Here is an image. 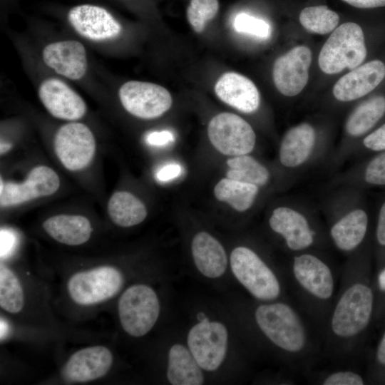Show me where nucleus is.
Masks as SVG:
<instances>
[{
	"mask_svg": "<svg viewBox=\"0 0 385 385\" xmlns=\"http://www.w3.org/2000/svg\"><path fill=\"white\" fill-rule=\"evenodd\" d=\"M315 143V131L304 123L290 128L284 135L279 148V160L288 168L297 167L310 155Z\"/></svg>",
	"mask_w": 385,
	"mask_h": 385,
	"instance_id": "obj_24",
	"label": "nucleus"
},
{
	"mask_svg": "<svg viewBox=\"0 0 385 385\" xmlns=\"http://www.w3.org/2000/svg\"><path fill=\"white\" fill-rule=\"evenodd\" d=\"M376 312L374 272L366 256L349 261L325 323L326 342L334 356H347L364 339Z\"/></svg>",
	"mask_w": 385,
	"mask_h": 385,
	"instance_id": "obj_1",
	"label": "nucleus"
},
{
	"mask_svg": "<svg viewBox=\"0 0 385 385\" xmlns=\"http://www.w3.org/2000/svg\"><path fill=\"white\" fill-rule=\"evenodd\" d=\"M375 240L379 248L385 250V200L378 213L375 228Z\"/></svg>",
	"mask_w": 385,
	"mask_h": 385,
	"instance_id": "obj_40",
	"label": "nucleus"
},
{
	"mask_svg": "<svg viewBox=\"0 0 385 385\" xmlns=\"http://www.w3.org/2000/svg\"><path fill=\"white\" fill-rule=\"evenodd\" d=\"M123 283V277L118 269L103 265L73 274L68 282L67 289L75 303L91 306L113 297Z\"/></svg>",
	"mask_w": 385,
	"mask_h": 385,
	"instance_id": "obj_7",
	"label": "nucleus"
},
{
	"mask_svg": "<svg viewBox=\"0 0 385 385\" xmlns=\"http://www.w3.org/2000/svg\"><path fill=\"white\" fill-rule=\"evenodd\" d=\"M215 92L222 101L243 113H253L260 106V97L256 86L237 73H224L217 81Z\"/></svg>",
	"mask_w": 385,
	"mask_h": 385,
	"instance_id": "obj_20",
	"label": "nucleus"
},
{
	"mask_svg": "<svg viewBox=\"0 0 385 385\" xmlns=\"http://www.w3.org/2000/svg\"><path fill=\"white\" fill-rule=\"evenodd\" d=\"M187 343L200 366L205 371H213L225 360L228 343L227 330L222 323L205 318L190 329Z\"/></svg>",
	"mask_w": 385,
	"mask_h": 385,
	"instance_id": "obj_8",
	"label": "nucleus"
},
{
	"mask_svg": "<svg viewBox=\"0 0 385 385\" xmlns=\"http://www.w3.org/2000/svg\"><path fill=\"white\" fill-rule=\"evenodd\" d=\"M359 9H373L385 6V0H342Z\"/></svg>",
	"mask_w": 385,
	"mask_h": 385,
	"instance_id": "obj_43",
	"label": "nucleus"
},
{
	"mask_svg": "<svg viewBox=\"0 0 385 385\" xmlns=\"http://www.w3.org/2000/svg\"><path fill=\"white\" fill-rule=\"evenodd\" d=\"M118 96L129 113L143 119L160 117L170 108L173 103L170 93L164 87L138 81L123 83L119 88Z\"/></svg>",
	"mask_w": 385,
	"mask_h": 385,
	"instance_id": "obj_11",
	"label": "nucleus"
},
{
	"mask_svg": "<svg viewBox=\"0 0 385 385\" xmlns=\"http://www.w3.org/2000/svg\"><path fill=\"white\" fill-rule=\"evenodd\" d=\"M363 144L374 152L385 151V123L367 135L363 140Z\"/></svg>",
	"mask_w": 385,
	"mask_h": 385,
	"instance_id": "obj_38",
	"label": "nucleus"
},
{
	"mask_svg": "<svg viewBox=\"0 0 385 385\" xmlns=\"http://www.w3.org/2000/svg\"><path fill=\"white\" fill-rule=\"evenodd\" d=\"M112 364L113 355L107 347L100 345L88 346L70 356L62 374L68 381H91L105 376Z\"/></svg>",
	"mask_w": 385,
	"mask_h": 385,
	"instance_id": "obj_16",
	"label": "nucleus"
},
{
	"mask_svg": "<svg viewBox=\"0 0 385 385\" xmlns=\"http://www.w3.org/2000/svg\"><path fill=\"white\" fill-rule=\"evenodd\" d=\"M319 384L323 385H364L365 378L353 370H336L322 376Z\"/></svg>",
	"mask_w": 385,
	"mask_h": 385,
	"instance_id": "obj_36",
	"label": "nucleus"
},
{
	"mask_svg": "<svg viewBox=\"0 0 385 385\" xmlns=\"http://www.w3.org/2000/svg\"><path fill=\"white\" fill-rule=\"evenodd\" d=\"M374 287L376 294L375 322L385 319V262L377 265L374 273Z\"/></svg>",
	"mask_w": 385,
	"mask_h": 385,
	"instance_id": "obj_37",
	"label": "nucleus"
},
{
	"mask_svg": "<svg viewBox=\"0 0 385 385\" xmlns=\"http://www.w3.org/2000/svg\"><path fill=\"white\" fill-rule=\"evenodd\" d=\"M11 148V145L6 143H1V154L5 153Z\"/></svg>",
	"mask_w": 385,
	"mask_h": 385,
	"instance_id": "obj_44",
	"label": "nucleus"
},
{
	"mask_svg": "<svg viewBox=\"0 0 385 385\" xmlns=\"http://www.w3.org/2000/svg\"><path fill=\"white\" fill-rule=\"evenodd\" d=\"M202 369L188 347L173 344L168 356L167 379L173 385H200L204 383Z\"/></svg>",
	"mask_w": 385,
	"mask_h": 385,
	"instance_id": "obj_25",
	"label": "nucleus"
},
{
	"mask_svg": "<svg viewBox=\"0 0 385 385\" xmlns=\"http://www.w3.org/2000/svg\"><path fill=\"white\" fill-rule=\"evenodd\" d=\"M291 275L306 311L317 322L325 324L336 297V279L331 267L317 255L302 252L293 258Z\"/></svg>",
	"mask_w": 385,
	"mask_h": 385,
	"instance_id": "obj_3",
	"label": "nucleus"
},
{
	"mask_svg": "<svg viewBox=\"0 0 385 385\" xmlns=\"http://www.w3.org/2000/svg\"><path fill=\"white\" fill-rule=\"evenodd\" d=\"M0 205L11 207L54 194L60 186L57 173L51 168L39 165L33 168L22 183H4L1 179Z\"/></svg>",
	"mask_w": 385,
	"mask_h": 385,
	"instance_id": "obj_13",
	"label": "nucleus"
},
{
	"mask_svg": "<svg viewBox=\"0 0 385 385\" xmlns=\"http://www.w3.org/2000/svg\"><path fill=\"white\" fill-rule=\"evenodd\" d=\"M233 27L239 33L261 38H266L270 34V26L265 21L245 13H240L235 16Z\"/></svg>",
	"mask_w": 385,
	"mask_h": 385,
	"instance_id": "obj_33",
	"label": "nucleus"
},
{
	"mask_svg": "<svg viewBox=\"0 0 385 385\" xmlns=\"http://www.w3.org/2000/svg\"><path fill=\"white\" fill-rule=\"evenodd\" d=\"M366 56L364 36L361 26L346 22L336 28L323 45L318 58L321 70L335 74L345 68L360 66Z\"/></svg>",
	"mask_w": 385,
	"mask_h": 385,
	"instance_id": "obj_5",
	"label": "nucleus"
},
{
	"mask_svg": "<svg viewBox=\"0 0 385 385\" xmlns=\"http://www.w3.org/2000/svg\"><path fill=\"white\" fill-rule=\"evenodd\" d=\"M16 237L9 230H1V257L8 255L14 249Z\"/></svg>",
	"mask_w": 385,
	"mask_h": 385,
	"instance_id": "obj_42",
	"label": "nucleus"
},
{
	"mask_svg": "<svg viewBox=\"0 0 385 385\" xmlns=\"http://www.w3.org/2000/svg\"><path fill=\"white\" fill-rule=\"evenodd\" d=\"M108 212L113 223L123 227L138 225L147 217V210L142 201L125 191L112 195L108 203Z\"/></svg>",
	"mask_w": 385,
	"mask_h": 385,
	"instance_id": "obj_26",
	"label": "nucleus"
},
{
	"mask_svg": "<svg viewBox=\"0 0 385 385\" xmlns=\"http://www.w3.org/2000/svg\"><path fill=\"white\" fill-rule=\"evenodd\" d=\"M252 319L264 339L289 360L301 362L313 354L314 344L309 326L289 303L261 302L255 308Z\"/></svg>",
	"mask_w": 385,
	"mask_h": 385,
	"instance_id": "obj_2",
	"label": "nucleus"
},
{
	"mask_svg": "<svg viewBox=\"0 0 385 385\" xmlns=\"http://www.w3.org/2000/svg\"><path fill=\"white\" fill-rule=\"evenodd\" d=\"M191 252L195 265L203 276L215 279L225 273L227 254L219 241L209 233L200 232L194 236Z\"/></svg>",
	"mask_w": 385,
	"mask_h": 385,
	"instance_id": "obj_21",
	"label": "nucleus"
},
{
	"mask_svg": "<svg viewBox=\"0 0 385 385\" xmlns=\"http://www.w3.org/2000/svg\"><path fill=\"white\" fill-rule=\"evenodd\" d=\"M54 150L62 165L69 170L86 168L95 155L96 140L91 129L81 123H69L56 132Z\"/></svg>",
	"mask_w": 385,
	"mask_h": 385,
	"instance_id": "obj_10",
	"label": "nucleus"
},
{
	"mask_svg": "<svg viewBox=\"0 0 385 385\" xmlns=\"http://www.w3.org/2000/svg\"><path fill=\"white\" fill-rule=\"evenodd\" d=\"M368 378L375 384H385V327L372 354Z\"/></svg>",
	"mask_w": 385,
	"mask_h": 385,
	"instance_id": "obj_34",
	"label": "nucleus"
},
{
	"mask_svg": "<svg viewBox=\"0 0 385 385\" xmlns=\"http://www.w3.org/2000/svg\"><path fill=\"white\" fill-rule=\"evenodd\" d=\"M385 114V97H372L358 106L349 116L346 130L358 137L370 130Z\"/></svg>",
	"mask_w": 385,
	"mask_h": 385,
	"instance_id": "obj_28",
	"label": "nucleus"
},
{
	"mask_svg": "<svg viewBox=\"0 0 385 385\" xmlns=\"http://www.w3.org/2000/svg\"><path fill=\"white\" fill-rule=\"evenodd\" d=\"M364 181L373 186H385V151L379 153L366 165Z\"/></svg>",
	"mask_w": 385,
	"mask_h": 385,
	"instance_id": "obj_35",
	"label": "nucleus"
},
{
	"mask_svg": "<svg viewBox=\"0 0 385 385\" xmlns=\"http://www.w3.org/2000/svg\"><path fill=\"white\" fill-rule=\"evenodd\" d=\"M24 304L22 287L14 272L4 265L0 268V306L7 312L16 314Z\"/></svg>",
	"mask_w": 385,
	"mask_h": 385,
	"instance_id": "obj_30",
	"label": "nucleus"
},
{
	"mask_svg": "<svg viewBox=\"0 0 385 385\" xmlns=\"http://www.w3.org/2000/svg\"><path fill=\"white\" fill-rule=\"evenodd\" d=\"M66 18L73 29L81 36L96 41L118 37L122 26L107 8L95 4H81L71 7Z\"/></svg>",
	"mask_w": 385,
	"mask_h": 385,
	"instance_id": "obj_12",
	"label": "nucleus"
},
{
	"mask_svg": "<svg viewBox=\"0 0 385 385\" xmlns=\"http://www.w3.org/2000/svg\"><path fill=\"white\" fill-rule=\"evenodd\" d=\"M174 140V135L169 130L154 131L146 136L147 143L154 146H163Z\"/></svg>",
	"mask_w": 385,
	"mask_h": 385,
	"instance_id": "obj_41",
	"label": "nucleus"
},
{
	"mask_svg": "<svg viewBox=\"0 0 385 385\" xmlns=\"http://www.w3.org/2000/svg\"><path fill=\"white\" fill-rule=\"evenodd\" d=\"M311 62V51L305 46L294 47L277 58L272 68L277 89L286 96L299 94L307 83Z\"/></svg>",
	"mask_w": 385,
	"mask_h": 385,
	"instance_id": "obj_14",
	"label": "nucleus"
},
{
	"mask_svg": "<svg viewBox=\"0 0 385 385\" xmlns=\"http://www.w3.org/2000/svg\"><path fill=\"white\" fill-rule=\"evenodd\" d=\"M42 57L47 66L71 80H79L86 73L88 63L83 45L76 40L61 41L48 44Z\"/></svg>",
	"mask_w": 385,
	"mask_h": 385,
	"instance_id": "obj_18",
	"label": "nucleus"
},
{
	"mask_svg": "<svg viewBox=\"0 0 385 385\" xmlns=\"http://www.w3.org/2000/svg\"><path fill=\"white\" fill-rule=\"evenodd\" d=\"M207 134L213 147L225 155L248 154L255 145L256 136L252 126L231 113L214 116L208 124Z\"/></svg>",
	"mask_w": 385,
	"mask_h": 385,
	"instance_id": "obj_9",
	"label": "nucleus"
},
{
	"mask_svg": "<svg viewBox=\"0 0 385 385\" xmlns=\"http://www.w3.org/2000/svg\"><path fill=\"white\" fill-rule=\"evenodd\" d=\"M230 262L236 279L257 300L272 302L282 295L283 285L278 274L250 247H235Z\"/></svg>",
	"mask_w": 385,
	"mask_h": 385,
	"instance_id": "obj_4",
	"label": "nucleus"
},
{
	"mask_svg": "<svg viewBox=\"0 0 385 385\" xmlns=\"http://www.w3.org/2000/svg\"><path fill=\"white\" fill-rule=\"evenodd\" d=\"M258 191L256 185L225 178L216 184L214 195L219 201L228 203L238 212H244L251 207Z\"/></svg>",
	"mask_w": 385,
	"mask_h": 385,
	"instance_id": "obj_27",
	"label": "nucleus"
},
{
	"mask_svg": "<svg viewBox=\"0 0 385 385\" xmlns=\"http://www.w3.org/2000/svg\"><path fill=\"white\" fill-rule=\"evenodd\" d=\"M269 225L272 231L283 237L290 250L302 252L314 243L315 231L302 214L292 208L279 207L274 209Z\"/></svg>",
	"mask_w": 385,
	"mask_h": 385,
	"instance_id": "obj_17",
	"label": "nucleus"
},
{
	"mask_svg": "<svg viewBox=\"0 0 385 385\" xmlns=\"http://www.w3.org/2000/svg\"><path fill=\"white\" fill-rule=\"evenodd\" d=\"M339 21L338 14L327 6H308L299 14V22L307 31L321 35L334 31Z\"/></svg>",
	"mask_w": 385,
	"mask_h": 385,
	"instance_id": "obj_31",
	"label": "nucleus"
},
{
	"mask_svg": "<svg viewBox=\"0 0 385 385\" xmlns=\"http://www.w3.org/2000/svg\"><path fill=\"white\" fill-rule=\"evenodd\" d=\"M385 77V64L379 60L359 66L340 78L333 88L339 101H354L372 91Z\"/></svg>",
	"mask_w": 385,
	"mask_h": 385,
	"instance_id": "obj_19",
	"label": "nucleus"
},
{
	"mask_svg": "<svg viewBox=\"0 0 385 385\" xmlns=\"http://www.w3.org/2000/svg\"><path fill=\"white\" fill-rule=\"evenodd\" d=\"M43 228L56 241L72 246L86 242L93 231L88 218L71 215L51 217L44 221Z\"/></svg>",
	"mask_w": 385,
	"mask_h": 385,
	"instance_id": "obj_23",
	"label": "nucleus"
},
{
	"mask_svg": "<svg viewBox=\"0 0 385 385\" xmlns=\"http://www.w3.org/2000/svg\"><path fill=\"white\" fill-rule=\"evenodd\" d=\"M368 228L367 213L362 209H356L333 224L330 229V237L339 250L351 252L363 244Z\"/></svg>",
	"mask_w": 385,
	"mask_h": 385,
	"instance_id": "obj_22",
	"label": "nucleus"
},
{
	"mask_svg": "<svg viewBox=\"0 0 385 385\" xmlns=\"http://www.w3.org/2000/svg\"><path fill=\"white\" fill-rule=\"evenodd\" d=\"M38 97L49 113L59 119L76 120L84 116L87 111L83 99L58 78L44 80L38 88Z\"/></svg>",
	"mask_w": 385,
	"mask_h": 385,
	"instance_id": "obj_15",
	"label": "nucleus"
},
{
	"mask_svg": "<svg viewBox=\"0 0 385 385\" xmlns=\"http://www.w3.org/2000/svg\"><path fill=\"white\" fill-rule=\"evenodd\" d=\"M229 167L227 178L257 186L265 185L269 180L267 168L252 156L241 155L227 160Z\"/></svg>",
	"mask_w": 385,
	"mask_h": 385,
	"instance_id": "obj_29",
	"label": "nucleus"
},
{
	"mask_svg": "<svg viewBox=\"0 0 385 385\" xmlns=\"http://www.w3.org/2000/svg\"><path fill=\"white\" fill-rule=\"evenodd\" d=\"M160 302L155 290L147 284H133L126 289L118 304L120 322L129 335L140 337L148 334L159 317Z\"/></svg>",
	"mask_w": 385,
	"mask_h": 385,
	"instance_id": "obj_6",
	"label": "nucleus"
},
{
	"mask_svg": "<svg viewBox=\"0 0 385 385\" xmlns=\"http://www.w3.org/2000/svg\"><path fill=\"white\" fill-rule=\"evenodd\" d=\"M218 9V0H191L187 9V18L194 31L202 32L206 22L215 16Z\"/></svg>",
	"mask_w": 385,
	"mask_h": 385,
	"instance_id": "obj_32",
	"label": "nucleus"
},
{
	"mask_svg": "<svg viewBox=\"0 0 385 385\" xmlns=\"http://www.w3.org/2000/svg\"><path fill=\"white\" fill-rule=\"evenodd\" d=\"M183 172L181 165L170 163L162 166L156 173L155 177L159 182L166 183L180 177Z\"/></svg>",
	"mask_w": 385,
	"mask_h": 385,
	"instance_id": "obj_39",
	"label": "nucleus"
}]
</instances>
